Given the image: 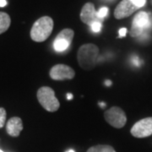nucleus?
<instances>
[{"label": "nucleus", "instance_id": "f257e3e1", "mask_svg": "<svg viewBox=\"0 0 152 152\" xmlns=\"http://www.w3.org/2000/svg\"><path fill=\"white\" fill-rule=\"evenodd\" d=\"M99 48L96 45L87 43L82 45L78 50L77 59L79 65L85 70H91L96 65Z\"/></svg>", "mask_w": 152, "mask_h": 152}, {"label": "nucleus", "instance_id": "f03ea898", "mask_svg": "<svg viewBox=\"0 0 152 152\" xmlns=\"http://www.w3.org/2000/svg\"><path fill=\"white\" fill-rule=\"evenodd\" d=\"M54 23L51 17L43 16L33 24L31 38L36 42H43L53 32Z\"/></svg>", "mask_w": 152, "mask_h": 152}, {"label": "nucleus", "instance_id": "7ed1b4c3", "mask_svg": "<svg viewBox=\"0 0 152 152\" xmlns=\"http://www.w3.org/2000/svg\"><path fill=\"white\" fill-rule=\"evenodd\" d=\"M37 96L38 102L46 111L54 113L59 108V101L55 96V91L51 87H41L37 91Z\"/></svg>", "mask_w": 152, "mask_h": 152}, {"label": "nucleus", "instance_id": "20e7f679", "mask_svg": "<svg viewBox=\"0 0 152 152\" xmlns=\"http://www.w3.org/2000/svg\"><path fill=\"white\" fill-rule=\"evenodd\" d=\"M146 0H122L114 10V17L118 20L130 16L145 4Z\"/></svg>", "mask_w": 152, "mask_h": 152}, {"label": "nucleus", "instance_id": "39448f33", "mask_svg": "<svg viewBox=\"0 0 152 152\" xmlns=\"http://www.w3.org/2000/svg\"><path fill=\"white\" fill-rule=\"evenodd\" d=\"M104 118L107 123L116 129L124 127L127 123V117L123 109L118 107H113L107 110L104 113Z\"/></svg>", "mask_w": 152, "mask_h": 152}, {"label": "nucleus", "instance_id": "423d86ee", "mask_svg": "<svg viewBox=\"0 0 152 152\" xmlns=\"http://www.w3.org/2000/svg\"><path fill=\"white\" fill-rule=\"evenodd\" d=\"M150 24H151V20L148 13L144 11L138 13L133 20L130 30V36L133 37L140 36L144 31V30L150 26Z\"/></svg>", "mask_w": 152, "mask_h": 152}, {"label": "nucleus", "instance_id": "0eeeda50", "mask_svg": "<svg viewBox=\"0 0 152 152\" xmlns=\"http://www.w3.org/2000/svg\"><path fill=\"white\" fill-rule=\"evenodd\" d=\"M131 134L135 138H146L152 134V117L140 120L131 129Z\"/></svg>", "mask_w": 152, "mask_h": 152}, {"label": "nucleus", "instance_id": "6e6552de", "mask_svg": "<svg viewBox=\"0 0 152 152\" xmlns=\"http://www.w3.org/2000/svg\"><path fill=\"white\" fill-rule=\"evenodd\" d=\"M49 75L53 80H72L75 76V70L66 64H56L49 72Z\"/></svg>", "mask_w": 152, "mask_h": 152}, {"label": "nucleus", "instance_id": "1a4fd4ad", "mask_svg": "<svg viewBox=\"0 0 152 152\" xmlns=\"http://www.w3.org/2000/svg\"><path fill=\"white\" fill-rule=\"evenodd\" d=\"M75 37V32L72 29H64L56 37L53 42V48L57 52H64L69 48Z\"/></svg>", "mask_w": 152, "mask_h": 152}, {"label": "nucleus", "instance_id": "9d476101", "mask_svg": "<svg viewBox=\"0 0 152 152\" xmlns=\"http://www.w3.org/2000/svg\"><path fill=\"white\" fill-rule=\"evenodd\" d=\"M80 20L83 23L91 26L94 23L103 21V19L99 18L97 15V12L96 11L95 6L92 3H86L82 8L80 12Z\"/></svg>", "mask_w": 152, "mask_h": 152}, {"label": "nucleus", "instance_id": "9b49d317", "mask_svg": "<svg viewBox=\"0 0 152 152\" xmlns=\"http://www.w3.org/2000/svg\"><path fill=\"white\" fill-rule=\"evenodd\" d=\"M23 129V122L19 117H13L6 124V131L9 135L18 137Z\"/></svg>", "mask_w": 152, "mask_h": 152}, {"label": "nucleus", "instance_id": "f8f14e48", "mask_svg": "<svg viewBox=\"0 0 152 152\" xmlns=\"http://www.w3.org/2000/svg\"><path fill=\"white\" fill-rule=\"evenodd\" d=\"M10 24L11 19L10 15L7 13L0 12V35L5 32L10 26Z\"/></svg>", "mask_w": 152, "mask_h": 152}, {"label": "nucleus", "instance_id": "ddd939ff", "mask_svg": "<svg viewBox=\"0 0 152 152\" xmlns=\"http://www.w3.org/2000/svg\"><path fill=\"white\" fill-rule=\"evenodd\" d=\"M87 152H116L114 148L107 145H98L88 149Z\"/></svg>", "mask_w": 152, "mask_h": 152}, {"label": "nucleus", "instance_id": "4468645a", "mask_svg": "<svg viewBox=\"0 0 152 152\" xmlns=\"http://www.w3.org/2000/svg\"><path fill=\"white\" fill-rule=\"evenodd\" d=\"M6 117H7V113H6L5 109L0 107V129L3 128L5 124Z\"/></svg>", "mask_w": 152, "mask_h": 152}, {"label": "nucleus", "instance_id": "2eb2a0df", "mask_svg": "<svg viewBox=\"0 0 152 152\" xmlns=\"http://www.w3.org/2000/svg\"><path fill=\"white\" fill-rule=\"evenodd\" d=\"M107 14H108V8H107V7H102V8H101L100 10L97 12L98 17L101 18V19H103V20L104 18L107 16Z\"/></svg>", "mask_w": 152, "mask_h": 152}, {"label": "nucleus", "instance_id": "dca6fc26", "mask_svg": "<svg viewBox=\"0 0 152 152\" xmlns=\"http://www.w3.org/2000/svg\"><path fill=\"white\" fill-rule=\"evenodd\" d=\"M91 27V30H92L94 32L97 33L101 31L102 27V25L100 22H96V23H94Z\"/></svg>", "mask_w": 152, "mask_h": 152}, {"label": "nucleus", "instance_id": "f3484780", "mask_svg": "<svg viewBox=\"0 0 152 152\" xmlns=\"http://www.w3.org/2000/svg\"><path fill=\"white\" fill-rule=\"evenodd\" d=\"M126 33H127V29L126 28H121L119 30V36L118 37H124L126 36Z\"/></svg>", "mask_w": 152, "mask_h": 152}, {"label": "nucleus", "instance_id": "a211bd4d", "mask_svg": "<svg viewBox=\"0 0 152 152\" xmlns=\"http://www.w3.org/2000/svg\"><path fill=\"white\" fill-rule=\"evenodd\" d=\"M7 4L6 0H0V7H4Z\"/></svg>", "mask_w": 152, "mask_h": 152}, {"label": "nucleus", "instance_id": "6ab92c4d", "mask_svg": "<svg viewBox=\"0 0 152 152\" xmlns=\"http://www.w3.org/2000/svg\"><path fill=\"white\" fill-rule=\"evenodd\" d=\"M72 98H73V95L70 94V93H69V94L67 95V99H68V100H71Z\"/></svg>", "mask_w": 152, "mask_h": 152}, {"label": "nucleus", "instance_id": "aec40b11", "mask_svg": "<svg viewBox=\"0 0 152 152\" xmlns=\"http://www.w3.org/2000/svg\"><path fill=\"white\" fill-rule=\"evenodd\" d=\"M106 84H107V86H110L111 85V81H107Z\"/></svg>", "mask_w": 152, "mask_h": 152}, {"label": "nucleus", "instance_id": "412c9836", "mask_svg": "<svg viewBox=\"0 0 152 152\" xmlns=\"http://www.w3.org/2000/svg\"><path fill=\"white\" fill-rule=\"evenodd\" d=\"M68 152H75V151H73V150H70V151H69Z\"/></svg>", "mask_w": 152, "mask_h": 152}, {"label": "nucleus", "instance_id": "4be33fe9", "mask_svg": "<svg viewBox=\"0 0 152 152\" xmlns=\"http://www.w3.org/2000/svg\"><path fill=\"white\" fill-rule=\"evenodd\" d=\"M0 152H3V151H1V150H0Z\"/></svg>", "mask_w": 152, "mask_h": 152}]
</instances>
